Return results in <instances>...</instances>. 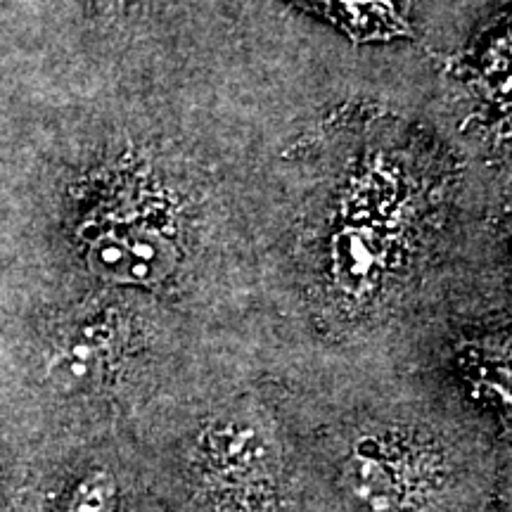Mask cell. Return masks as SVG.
<instances>
[{"label":"cell","instance_id":"cell-2","mask_svg":"<svg viewBox=\"0 0 512 512\" xmlns=\"http://www.w3.org/2000/svg\"><path fill=\"white\" fill-rule=\"evenodd\" d=\"M418 453L411 441L389 432L358 439L342 470L347 512H411L425 465Z\"/></svg>","mask_w":512,"mask_h":512},{"label":"cell","instance_id":"cell-5","mask_svg":"<svg viewBox=\"0 0 512 512\" xmlns=\"http://www.w3.org/2000/svg\"><path fill=\"white\" fill-rule=\"evenodd\" d=\"M510 17H498L489 29L482 31L472 48L460 57H448V72L458 74L467 88L477 91L498 121L508 126L510 107Z\"/></svg>","mask_w":512,"mask_h":512},{"label":"cell","instance_id":"cell-3","mask_svg":"<svg viewBox=\"0 0 512 512\" xmlns=\"http://www.w3.org/2000/svg\"><path fill=\"white\" fill-rule=\"evenodd\" d=\"M128 328L117 311H102L86 318L57 344L50 370L67 387L100 384L117 368L126 349Z\"/></svg>","mask_w":512,"mask_h":512},{"label":"cell","instance_id":"cell-1","mask_svg":"<svg viewBox=\"0 0 512 512\" xmlns=\"http://www.w3.org/2000/svg\"><path fill=\"white\" fill-rule=\"evenodd\" d=\"M81 235L88 264L114 285L157 290L183 264L169 197L143 169L117 178L83 223Z\"/></svg>","mask_w":512,"mask_h":512},{"label":"cell","instance_id":"cell-7","mask_svg":"<svg viewBox=\"0 0 512 512\" xmlns=\"http://www.w3.org/2000/svg\"><path fill=\"white\" fill-rule=\"evenodd\" d=\"M460 366L467 380L479 394L494 399L498 408L508 411L510 406V368H508V342H498L494 347L489 344H475V347L463 349Z\"/></svg>","mask_w":512,"mask_h":512},{"label":"cell","instance_id":"cell-9","mask_svg":"<svg viewBox=\"0 0 512 512\" xmlns=\"http://www.w3.org/2000/svg\"><path fill=\"white\" fill-rule=\"evenodd\" d=\"M147 3H150V0H98V8L102 17L124 22L128 17L140 15V12L147 8Z\"/></svg>","mask_w":512,"mask_h":512},{"label":"cell","instance_id":"cell-4","mask_svg":"<svg viewBox=\"0 0 512 512\" xmlns=\"http://www.w3.org/2000/svg\"><path fill=\"white\" fill-rule=\"evenodd\" d=\"M211 479L223 489H264L275 453L264 430L249 420L216 422L204 441Z\"/></svg>","mask_w":512,"mask_h":512},{"label":"cell","instance_id":"cell-6","mask_svg":"<svg viewBox=\"0 0 512 512\" xmlns=\"http://www.w3.org/2000/svg\"><path fill=\"white\" fill-rule=\"evenodd\" d=\"M299 8L328 19L356 46L413 36L406 8L411 0H292Z\"/></svg>","mask_w":512,"mask_h":512},{"label":"cell","instance_id":"cell-8","mask_svg":"<svg viewBox=\"0 0 512 512\" xmlns=\"http://www.w3.org/2000/svg\"><path fill=\"white\" fill-rule=\"evenodd\" d=\"M119 486L107 470H93L83 477L62 512H117Z\"/></svg>","mask_w":512,"mask_h":512}]
</instances>
